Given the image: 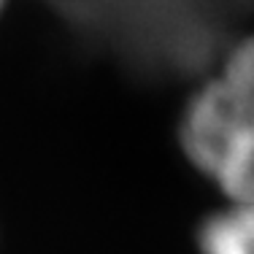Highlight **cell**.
Here are the masks:
<instances>
[{"label": "cell", "mask_w": 254, "mask_h": 254, "mask_svg": "<svg viewBox=\"0 0 254 254\" xmlns=\"http://www.w3.org/2000/svg\"><path fill=\"white\" fill-rule=\"evenodd\" d=\"M176 143L222 203H254V35L238 41L190 95Z\"/></svg>", "instance_id": "6da1fadb"}, {"label": "cell", "mask_w": 254, "mask_h": 254, "mask_svg": "<svg viewBox=\"0 0 254 254\" xmlns=\"http://www.w3.org/2000/svg\"><path fill=\"white\" fill-rule=\"evenodd\" d=\"M195 254H254V203H222L195 227Z\"/></svg>", "instance_id": "7a4b0ae2"}, {"label": "cell", "mask_w": 254, "mask_h": 254, "mask_svg": "<svg viewBox=\"0 0 254 254\" xmlns=\"http://www.w3.org/2000/svg\"><path fill=\"white\" fill-rule=\"evenodd\" d=\"M0 8H3V0H0Z\"/></svg>", "instance_id": "3957f363"}]
</instances>
